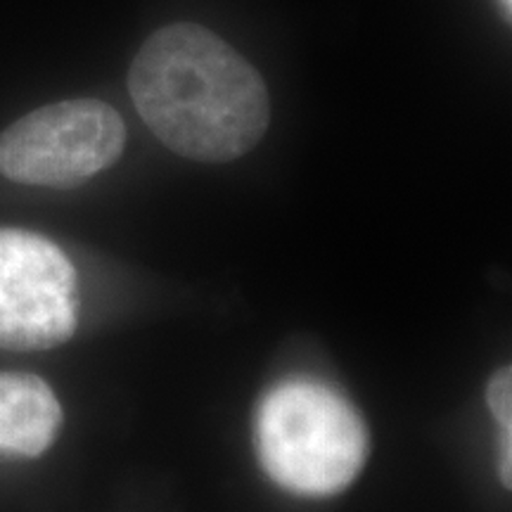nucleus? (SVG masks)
Segmentation results:
<instances>
[{
  "label": "nucleus",
  "instance_id": "2",
  "mask_svg": "<svg viewBox=\"0 0 512 512\" xmlns=\"http://www.w3.org/2000/svg\"><path fill=\"white\" fill-rule=\"evenodd\" d=\"M254 446L275 484L299 496L344 491L368 458V430L356 408L330 384L290 377L256 408Z\"/></svg>",
  "mask_w": 512,
  "mask_h": 512
},
{
  "label": "nucleus",
  "instance_id": "5",
  "mask_svg": "<svg viewBox=\"0 0 512 512\" xmlns=\"http://www.w3.org/2000/svg\"><path fill=\"white\" fill-rule=\"evenodd\" d=\"M62 406L41 377L0 373V453L34 458L53 446Z\"/></svg>",
  "mask_w": 512,
  "mask_h": 512
},
{
  "label": "nucleus",
  "instance_id": "7",
  "mask_svg": "<svg viewBox=\"0 0 512 512\" xmlns=\"http://www.w3.org/2000/svg\"><path fill=\"white\" fill-rule=\"evenodd\" d=\"M501 3L505 5V15H510V0H501Z\"/></svg>",
  "mask_w": 512,
  "mask_h": 512
},
{
  "label": "nucleus",
  "instance_id": "3",
  "mask_svg": "<svg viewBox=\"0 0 512 512\" xmlns=\"http://www.w3.org/2000/svg\"><path fill=\"white\" fill-rule=\"evenodd\" d=\"M124 145L126 126L107 102H55L0 136V174L24 185L74 188L117 162Z\"/></svg>",
  "mask_w": 512,
  "mask_h": 512
},
{
  "label": "nucleus",
  "instance_id": "1",
  "mask_svg": "<svg viewBox=\"0 0 512 512\" xmlns=\"http://www.w3.org/2000/svg\"><path fill=\"white\" fill-rule=\"evenodd\" d=\"M133 105L176 155L233 162L264 138L271 121L266 83L223 38L190 22L143 43L128 72Z\"/></svg>",
  "mask_w": 512,
  "mask_h": 512
},
{
  "label": "nucleus",
  "instance_id": "4",
  "mask_svg": "<svg viewBox=\"0 0 512 512\" xmlns=\"http://www.w3.org/2000/svg\"><path fill=\"white\" fill-rule=\"evenodd\" d=\"M76 320V271L67 254L43 235L0 228V347H60Z\"/></svg>",
  "mask_w": 512,
  "mask_h": 512
},
{
  "label": "nucleus",
  "instance_id": "6",
  "mask_svg": "<svg viewBox=\"0 0 512 512\" xmlns=\"http://www.w3.org/2000/svg\"><path fill=\"white\" fill-rule=\"evenodd\" d=\"M486 401H489L491 413L501 427V439H510L512 430V370L501 368L491 377L486 387Z\"/></svg>",
  "mask_w": 512,
  "mask_h": 512
}]
</instances>
